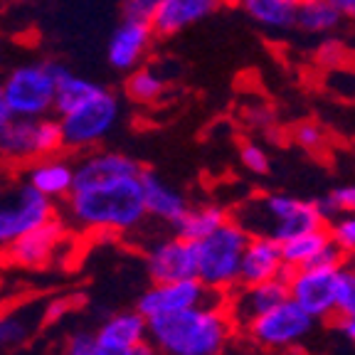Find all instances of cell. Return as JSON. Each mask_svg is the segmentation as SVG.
Returning <instances> with one entry per match:
<instances>
[{"label":"cell","mask_w":355,"mask_h":355,"mask_svg":"<svg viewBox=\"0 0 355 355\" xmlns=\"http://www.w3.org/2000/svg\"><path fill=\"white\" fill-rule=\"evenodd\" d=\"M252 234L237 220H227L210 237L198 242V279L205 286L230 291L239 284L244 247Z\"/></svg>","instance_id":"obj_4"},{"label":"cell","mask_w":355,"mask_h":355,"mask_svg":"<svg viewBox=\"0 0 355 355\" xmlns=\"http://www.w3.org/2000/svg\"><path fill=\"white\" fill-rule=\"evenodd\" d=\"M55 69V82H57V94H55V111L60 116H64L67 111H72L74 106H79L84 99L99 92L101 84L92 82V79H84L79 74L69 72L67 67L52 64Z\"/></svg>","instance_id":"obj_24"},{"label":"cell","mask_w":355,"mask_h":355,"mask_svg":"<svg viewBox=\"0 0 355 355\" xmlns=\"http://www.w3.org/2000/svg\"><path fill=\"white\" fill-rule=\"evenodd\" d=\"M62 237H64V222L52 217L40 227L30 230L28 234H22L20 239L8 247V259L15 266L22 269H37L44 266L47 261L55 257V252L60 250Z\"/></svg>","instance_id":"obj_14"},{"label":"cell","mask_w":355,"mask_h":355,"mask_svg":"<svg viewBox=\"0 0 355 355\" xmlns=\"http://www.w3.org/2000/svg\"><path fill=\"white\" fill-rule=\"evenodd\" d=\"M331 239L333 237H331L328 225L316 227V230H309V232H304V234H296V237L282 242L284 261H286V266H291V269L306 266L313 257L318 254V252L323 250V247H326L328 242H331Z\"/></svg>","instance_id":"obj_26"},{"label":"cell","mask_w":355,"mask_h":355,"mask_svg":"<svg viewBox=\"0 0 355 355\" xmlns=\"http://www.w3.org/2000/svg\"><path fill=\"white\" fill-rule=\"evenodd\" d=\"M331 3L336 6V10H338L343 17L355 20V0H331Z\"/></svg>","instance_id":"obj_39"},{"label":"cell","mask_w":355,"mask_h":355,"mask_svg":"<svg viewBox=\"0 0 355 355\" xmlns=\"http://www.w3.org/2000/svg\"><path fill=\"white\" fill-rule=\"evenodd\" d=\"M313 321L316 318L288 296L286 301L274 306L269 313L257 318L247 328V333L264 348H291V345H296L309 336Z\"/></svg>","instance_id":"obj_10"},{"label":"cell","mask_w":355,"mask_h":355,"mask_svg":"<svg viewBox=\"0 0 355 355\" xmlns=\"http://www.w3.org/2000/svg\"><path fill=\"white\" fill-rule=\"evenodd\" d=\"M338 321H340V331L348 336V340L355 343V309L350 311V313H345L343 318H338Z\"/></svg>","instance_id":"obj_38"},{"label":"cell","mask_w":355,"mask_h":355,"mask_svg":"<svg viewBox=\"0 0 355 355\" xmlns=\"http://www.w3.org/2000/svg\"><path fill=\"white\" fill-rule=\"evenodd\" d=\"M141 163L119 150H96L74 166V190L111 183L119 178L141 175Z\"/></svg>","instance_id":"obj_16"},{"label":"cell","mask_w":355,"mask_h":355,"mask_svg":"<svg viewBox=\"0 0 355 355\" xmlns=\"http://www.w3.org/2000/svg\"><path fill=\"white\" fill-rule=\"evenodd\" d=\"M232 326L227 306H193L148 318V340L163 355H220Z\"/></svg>","instance_id":"obj_2"},{"label":"cell","mask_w":355,"mask_h":355,"mask_svg":"<svg viewBox=\"0 0 355 355\" xmlns=\"http://www.w3.org/2000/svg\"><path fill=\"white\" fill-rule=\"evenodd\" d=\"M291 136H294V144L299 146V148L309 150V153H318V150L326 146V133H323V128L313 121L296 123Z\"/></svg>","instance_id":"obj_32"},{"label":"cell","mask_w":355,"mask_h":355,"mask_svg":"<svg viewBox=\"0 0 355 355\" xmlns=\"http://www.w3.org/2000/svg\"><path fill=\"white\" fill-rule=\"evenodd\" d=\"M355 309V269L348 264L336 272V316L343 318Z\"/></svg>","instance_id":"obj_30"},{"label":"cell","mask_w":355,"mask_h":355,"mask_svg":"<svg viewBox=\"0 0 355 355\" xmlns=\"http://www.w3.org/2000/svg\"><path fill=\"white\" fill-rule=\"evenodd\" d=\"M343 15L336 10L331 0H306L299 3L296 12V28L309 35H328L338 28Z\"/></svg>","instance_id":"obj_27"},{"label":"cell","mask_w":355,"mask_h":355,"mask_svg":"<svg viewBox=\"0 0 355 355\" xmlns=\"http://www.w3.org/2000/svg\"><path fill=\"white\" fill-rule=\"evenodd\" d=\"M234 220L252 237L261 234V237H272L277 242H286L296 234L328 225V217L323 215L318 200H299L282 193L250 200Z\"/></svg>","instance_id":"obj_3"},{"label":"cell","mask_w":355,"mask_h":355,"mask_svg":"<svg viewBox=\"0 0 355 355\" xmlns=\"http://www.w3.org/2000/svg\"><path fill=\"white\" fill-rule=\"evenodd\" d=\"M155 30L150 22L141 20H123L114 35L109 40V47H106V57H109V64L114 69H121V72H133L136 67L141 64L146 50L150 47V40H153Z\"/></svg>","instance_id":"obj_17"},{"label":"cell","mask_w":355,"mask_h":355,"mask_svg":"<svg viewBox=\"0 0 355 355\" xmlns=\"http://www.w3.org/2000/svg\"><path fill=\"white\" fill-rule=\"evenodd\" d=\"M286 272L288 266L282 254V242H277L272 237L254 234V237H250L247 247H244L237 286H252V284L286 277Z\"/></svg>","instance_id":"obj_15"},{"label":"cell","mask_w":355,"mask_h":355,"mask_svg":"<svg viewBox=\"0 0 355 355\" xmlns=\"http://www.w3.org/2000/svg\"><path fill=\"white\" fill-rule=\"evenodd\" d=\"M141 175L119 178L111 183L72 190L67 198V217L92 232H131L146 220Z\"/></svg>","instance_id":"obj_1"},{"label":"cell","mask_w":355,"mask_h":355,"mask_svg":"<svg viewBox=\"0 0 355 355\" xmlns=\"http://www.w3.org/2000/svg\"><path fill=\"white\" fill-rule=\"evenodd\" d=\"M64 148V131L57 119L12 116L0 128V155L8 161H35Z\"/></svg>","instance_id":"obj_6"},{"label":"cell","mask_w":355,"mask_h":355,"mask_svg":"<svg viewBox=\"0 0 355 355\" xmlns=\"http://www.w3.org/2000/svg\"><path fill=\"white\" fill-rule=\"evenodd\" d=\"M239 161H242V166L247 168V171L254 173V175L269 173V155H266V150L261 148L259 144H254V141H244V144L239 146Z\"/></svg>","instance_id":"obj_34"},{"label":"cell","mask_w":355,"mask_h":355,"mask_svg":"<svg viewBox=\"0 0 355 355\" xmlns=\"http://www.w3.org/2000/svg\"><path fill=\"white\" fill-rule=\"evenodd\" d=\"M340 55H343V44L340 42H323V47H321V52H318V57H321V62L323 64H340Z\"/></svg>","instance_id":"obj_37"},{"label":"cell","mask_w":355,"mask_h":355,"mask_svg":"<svg viewBox=\"0 0 355 355\" xmlns=\"http://www.w3.org/2000/svg\"><path fill=\"white\" fill-rule=\"evenodd\" d=\"M336 266H299L286 272L288 296L313 318L336 316Z\"/></svg>","instance_id":"obj_11"},{"label":"cell","mask_w":355,"mask_h":355,"mask_svg":"<svg viewBox=\"0 0 355 355\" xmlns=\"http://www.w3.org/2000/svg\"><path fill=\"white\" fill-rule=\"evenodd\" d=\"M128 355H163V353L158 348H155V345L150 343V340H144V343H139L136 348L128 350Z\"/></svg>","instance_id":"obj_41"},{"label":"cell","mask_w":355,"mask_h":355,"mask_svg":"<svg viewBox=\"0 0 355 355\" xmlns=\"http://www.w3.org/2000/svg\"><path fill=\"white\" fill-rule=\"evenodd\" d=\"M64 355H128V350L109 348V345L99 343L96 331H77L67 340Z\"/></svg>","instance_id":"obj_29"},{"label":"cell","mask_w":355,"mask_h":355,"mask_svg":"<svg viewBox=\"0 0 355 355\" xmlns=\"http://www.w3.org/2000/svg\"><path fill=\"white\" fill-rule=\"evenodd\" d=\"M96 338L109 348L131 350L144 340H148V318L139 309L119 311L96 328Z\"/></svg>","instance_id":"obj_19"},{"label":"cell","mask_w":355,"mask_h":355,"mask_svg":"<svg viewBox=\"0 0 355 355\" xmlns=\"http://www.w3.org/2000/svg\"><path fill=\"white\" fill-rule=\"evenodd\" d=\"M227 291L210 288L200 279H183V282H163L150 284L136 301V309L146 318L166 316L175 311L193 309V306H225Z\"/></svg>","instance_id":"obj_9"},{"label":"cell","mask_w":355,"mask_h":355,"mask_svg":"<svg viewBox=\"0 0 355 355\" xmlns=\"http://www.w3.org/2000/svg\"><path fill=\"white\" fill-rule=\"evenodd\" d=\"M333 242L348 254L355 250V215H336V220L328 222Z\"/></svg>","instance_id":"obj_33"},{"label":"cell","mask_w":355,"mask_h":355,"mask_svg":"<svg viewBox=\"0 0 355 355\" xmlns=\"http://www.w3.org/2000/svg\"><path fill=\"white\" fill-rule=\"evenodd\" d=\"M323 215L328 217V222L336 215H355V185H340L333 188L331 195L323 200H318Z\"/></svg>","instance_id":"obj_31"},{"label":"cell","mask_w":355,"mask_h":355,"mask_svg":"<svg viewBox=\"0 0 355 355\" xmlns=\"http://www.w3.org/2000/svg\"><path fill=\"white\" fill-rule=\"evenodd\" d=\"M15 116L12 114V109H10V104H8V99H6V92H3V87H0V128L6 126L10 119Z\"/></svg>","instance_id":"obj_40"},{"label":"cell","mask_w":355,"mask_h":355,"mask_svg":"<svg viewBox=\"0 0 355 355\" xmlns=\"http://www.w3.org/2000/svg\"><path fill=\"white\" fill-rule=\"evenodd\" d=\"M220 3L222 0H161L150 25L155 35L171 37V35L188 30L195 22L210 17L220 8Z\"/></svg>","instance_id":"obj_18"},{"label":"cell","mask_w":355,"mask_h":355,"mask_svg":"<svg viewBox=\"0 0 355 355\" xmlns=\"http://www.w3.org/2000/svg\"><path fill=\"white\" fill-rule=\"evenodd\" d=\"M345 264L353 266V269H355V250H353V252H348V261H345Z\"/></svg>","instance_id":"obj_42"},{"label":"cell","mask_w":355,"mask_h":355,"mask_svg":"<svg viewBox=\"0 0 355 355\" xmlns=\"http://www.w3.org/2000/svg\"><path fill=\"white\" fill-rule=\"evenodd\" d=\"M232 6L242 10L252 22L272 33H286L296 28V0H232Z\"/></svg>","instance_id":"obj_22"},{"label":"cell","mask_w":355,"mask_h":355,"mask_svg":"<svg viewBox=\"0 0 355 355\" xmlns=\"http://www.w3.org/2000/svg\"><path fill=\"white\" fill-rule=\"evenodd\" d=\"M163 92H166V82L153 69H133L128 74V82H126L128 99L139 101V104H153V101L161 99Z\"/></svg>","instance_id":"obj_28"},{"label":"cell","mask_w":355,"mask_h":355,"mask_svg":"<svg viewBox=\"0 0 355 355\" xmlns=\"http://www.w3.org/2000/svg\"><path fill=\"white\" fill-rule=\"evenodd\" d=\"M55 217L52 198L22 180L0 193V250Z\"/></svg>","instance_id":"obj_5"},{"label":"cell","mask_w":355,"mask_h":355,"mask_svg":"<svg viewBox=\"0 0 355 355\" xmlns=\"http://www.w3.org/2000/svg\"><path fill=\"white\" fill-rule=\"evenodd\" d=\"M141 185H144L146 210H148L150 217L168 222V225H175L188 212V202H185L183 195L173 190L158 173L141 171Z\"/></svg>","instance_id":"obj_20"},{"label":"cell","mask_w":355,"mask_h":355,"mask_svg":"<svg viewBox=\"0 0 355 355\" xmlns=\"http://www.w3.org/2000/svg\"><path fill=\"white\" fill-rule=\"evenodd\" d=\"M288 299V284L284 277L269 279V282L252 284V286H239L237 294L230 296L227 313L234 326L250 328L257 318L279 306L282 301Z\"/></svg>","instance_id":"obj_13"},{"label":"cell","mask_w":355,"mask_h":355,"mask_svg":"<svg viewBox=\"0 0 355 355\" xmlns=\"http://www.w3.org/2000/svg\"><path fill=\"white\" fill-rule=\"evenodd\" d=\"M227 212L220 205H200V207H188L180 220L173 225L175 234L190 239V242H200V239L210 237L217 227H222L227 222Z\"/></svg>","instance_id":"obj_25"},{"label":"cell","mask_w":355,"mask_h":355,"mask_svg":"<svg viewBox=\"0 0 355 355\" xmlns=\"http://www.w3.org/2000/svg\"><path fill=\"white\" fill-rule=\"evenodd\" d=\"M146 272L153 284L198 279V242L180 234L161 239L146 254Z\"/></svg>","instance_id":"obj_12"},{"label":"cell","mask_w":355,"mask_h":355,"mask_svg":"<svg viewBox=\"0 0 355 355\" xmlns=\"http://www.w3.org/2000/svg\"><path fill=\"white\" fill-rule=\"evenodd\" d=\"M3 92H6V99L15 116H28V119L47 116L55 109V94H57L52 62L22 64L17 69H12L10 77L3 84Z\"/></svg>","instance_id":"obj_8"},{"label":"cell","mask_w":355,"mask_h":355,"mask_svg":"<svg viewBox=\"0 0 355 355\" xmlns=\"http://www.w3.org/2000/svg\"><path fill=\"white\" fill-rule=\"evenodd\" d=\"M296 3H306V0H296Z\"/></svg>","instance_id":"obj_43"},{"label":"cell","mask_w":355,"mask_h":355,"mask_svg":"<svg viewBox=\"0 0 355 355\" xmlns=\"http://www.w3.org/2000/svg\"><path fill=\"white\" fill-rule=\"evenodd\" d=\"M158 6H161V0H123L121 15H123V20L153 22L155 12H158Z\"/></svg>","instance_id":"obj_35"},{"label":"cell","mask_w":355,"mask_h":355,"mask_svg":"<svg viewBox=\"0 0 355 355\" xmlns=\"http://www.w3.org/2000/svg\"><path fill=\"white\" fill-rule=\"evenodd\" d=\"M44 309L47 304H30L3 313L0 316V350H10L28 343L30 336L40 328V321H44Z\"/></svg>","instance_id":"obj_23"},{"label":"cell","mask_w":355,"mask_h":355,"mask_svg":"<svg viewBox=\"0 0 355 355\" xmlns=\"http://www.w3.org/2000/svg\"><path fill=\"white\" fill-rule=\"evenodd\" d=\"M25 180L52 200L69 198V193L74 190V166L64 158H57V155L35 158Z\"/></svg>","instance_id":"obj_21"},{"label":"cell","mask_w":355,"mask_h":355,"mask_svg":"<svg viewBox=\"0 0 355 355\" xmlns=\"http://www.w3.org/2000/svg\"><path fill=\"white\" fill-rule=\"evenodd\" d=\"M74 306V299H55L47 304V309H44V323H52L55 318H62L67 313V311Z\"/></svg>","instance_id":"obj_36"},{"label":"cell","mask_w":355,"mask_h":355,"mask_svg":"<svg viewBox=\"0 0 355 355\" xmlns=\"http://www.w3.org/2000/svg\"><path fill=\"white\" fill-rule=\"evenodd\" d=\"M121 116L119 99L111 94L109 89L99 87V92L84 99L72 111H67L62 121L64 131V146L67 148H87V146L99 144L111 133Z\"/></svg>","instance_id":"obj_7"}]
</instances>
